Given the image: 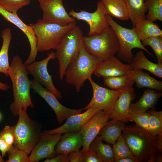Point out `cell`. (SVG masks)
Wrapping results in <instances>:
<instances>
[{
    "label": "cell",
    "mask_w": 162,
    "mask_h": 162,
    "mask_svg": "<svg viewBox=\"0 0 162 162\" xmlns=\"http://www.w3.org/2000/svg\"><path fill=\"white\" fill-rule=\"evenodd\" d=\"M158 154L156 156L155 155V161L158 162H160L162 161V155L160 154V153H158Z\"/></svg>",
    "instance_id": "obj_46"
},
{
    "label": "cell",
    "mask_w": 162,
    "mask_h": 162,
    "mask_svg": "<svg viewBox=\"0 0 162 162\" xmlns=\"http://www.w3.org/2000/svg\"><path fill=\"white\" fill-rule=\"evenodd\" d=\"M136 86L139 88L146 87L160 91L162 90V82L151 76L141 69L132 71Z\"/></svg>",
    "instance_id": "obj_27"
},
{
    "label": "cell",
    "mask_w": 162,
    "mask_h": 162,
    "mask_svg": "<svg viewBox=\"0 0 162 162\" xmlns=\"http://www.w3.org/2000/svg\"><path fill=\"white\" fill-rule=\"evenodd\" d=\"M148 132L157 136L162 133V111L152 110L148 111Z\"/></svg>",
    "instance_id": "obj_32"
},
{
    "label": "cell",
    "mask_w": 162,
    "mask_h": 162,
    "mask_svg": "<svg viewBox=\"0 0 162 162\" xmlns=\"http://www.w3.org/2000/svg\"><path fill=\"white\" fill-rule=\"evenodd\" d=\"M162 96L161 91L151 89L145 90L138 101L130 103V111L146 112L148 109H154L159 98Z\"/></svg>",
    "instance_id": "obj_21"
},
{
    "label": "cell",
    "mask_w": 162,
    "mask_h": 162,
    "mask_svg": "<svg viewBox=\"0 0 162 162\" xmlns=\"http://www.w3.org/2000/svg\"><path fill=\"white\" fill-rule=\"evenodd\" d=\"M54 157L50 159H46L44 162H69V160L68 154H60L56 155Z\"/></svg>",
    "instance_id": "obj_41"
},
{
    "label": "cell",
    "mask_w": 162,
    "mask_h": 162,
    "mask_svg": "<svg viewBox=\"0 0 162 162\" xmlns=\"http://www.w3.org/2000/svg\"><path fill=\"white\" fill-rule=\"evenodd\" d=\"M39 6L43 12L44 22L66 26L75 21L66 11L63 0H40Z\"/></svg>",
    "instance_id": "obj_11"
},
{
    "label": "cell",
    "mask_w": 162,
    "mask_h": 162,
    "mask_svg": "<svg viewBox=\"0 0 162 162\" xmlns=\"http://www.w3.org/2000/svg\"><path fill=\"white\" fill-rule=\"evenodd\" d=\"M68 14L74 19L84 21L88 25L89 30L88 36L100 34L110 26L106 18V10L100 0L97 2V9L94 12H89L84 10L77 12L72 10Z\"/></svg>",
    "instance_id": "obj_9"
},
{
    "label": "cell",
    "mask_w": 162,
    "mask_h": 162,
    "mask_svg": "<svg viewBox=\"0 0 162 162\" xmlns=\"http://www.w3.org/2000/svg\"><path fill=\"white\" fill-rule=\"evenodd\" d=\"M129 64L133 70L145 69L158 78H162V64H155L150 61L142 50L136 53Z\"/></svg>",
    "instance_id": "obj_22"
},
{
    "label": "cell",
    "mask_w": 162,
    "mask_h": 162,
    "mask_svg": "<svg viewBox=\"0 0 162 162\" xmlns=\"http://www.w3.org/2000/svg\"><path fill=\"white\" fill-rule=\"evenodd\" d=\"M70 162H84L82 150L72 152L68 154Z\"/></svg>",
    "instance_id": "obj_40"
},
{
    "label": "cell",
    "mask_w": 162,
    "mask_h": 162,
    "mask_svg": "<svg viewBox=\"0 0 162 162\" xmlns=\"http://www.w3.org/2000/svg\"><path fill=\"white\" fill-rule=\"evenodd\" d=\"M83 34L80 27L76 26L65 35L56 49V58L58 62L60 79L64 77L66 69L69 64L77 57L84 46Z\"/></svg>",
    "instance_id": "obj_5"
},
{
    "label": "cell",
    "mask_w": 162,
    "mask_h": 162,
    "mask_svg": "<svg viewBox=\"0 0 162 162\" xmlns=\"http://www.w3.org/2000/svg\"><path fill=\"white\" fill-rule=\"evenodd\" d=\"M0 133L3 139L9 146H13L15 140L13 126H5Z\"/></svg>",
    "instance_id": "obj_38"
},
{
    "label": "cell",
    "mask_w": 162,
    "mask_h": 162,
    "mask_svg": "<svg viewBox=\"0 0 162 162\" xmlns=\"http://www.w3.org/2000/svg\"><path fill=\"white\" fill-rule=\"evenodd\" d=\"M28 74L21 58L18 55L14 56L9 74L12 83L14 100L10 109L14 116L18 115L20 109L26 110L29 107L34 106L30 95L31 82Z\"/></svg>",
    "instance_id": "obj_1"
},
{
    "label": "cell",
    "mask_w": 162,
    "mask_h": 162,
    "mask_svg": "<svg viewBox=\"0 0 162 162\" xmlns=\"http://www.w3.org/2000/svg\"><path fill=\"white\" fill-rule=\"evenodd\" d=\"M135 97L136 94L133 87L124 89L114 104L110 118L125 123L130 121L129 106L131 101Z\"/></svg>",
    "instance_id": "obj_19"
},
{
    "label": "cell",
    "mask_w": 162,
    "mask_h": 162,
    "mask_svg": "<svg viewBox=\"0 0 162 162\" xmlns=\"http://www.w3.org/2000/svg\"><path fill=\"white\" fill-rule=\"evenodd\" d=\"M114 162H136L134 158L129 157H125L118 159Z\"/></svg>",
    "instance_id": "obj_44"
},
{
    "label": "cell",
    "mask_w": 162,
    "mask_h": 162,
    "mask_svg": "<svg viewBox=\"0 0 162 162\" xmlns=\"http://www.w3.org/2000/svg\"><path fill=\"white\" fill-rule=\"evenodd\" d=\"M149 114L148 112H141L129 111L130 121L134 122L137 126L148 131V121Z\"/></svg>",
    "instance_id": "obj_36"
},
{
    "label": "cell",
    "mask_w": 162,
    "mask_h": 162,
    "mask_svg": "<svg viewBox=\"0 0 162 162\" xmlns=\"http://www.w3.org/2000/svg\"><path fill=\"white\" fill-rule=\"evenodd\" d=\"M127 6L129 19L133 27L138 22L146 18L147 11L145 0H125Z\"/></svg>",
    "instance_id": "obj_28"
},
{
    "label": "cell",
    "mask_w": 162,
    "mask_h": 162,
    "mask_svg": "<svg viewBox=\"0 0 162 162\" xmlns=\"http://www.w3.org/2000/svg\"><path fill=\"white\" fill-rule=\"evenodd\" d=\"M133 28L141 41L154 36H162L158 25L146 18L137 22Z\"/></svg>",
    "instance_id": "obj_25"
},
{
    "label": "cell",
    "mask_w": 162,
    "mask_h": 162,
    "mask_svg": "<svg viewBox=\"0 0 162 162\" xmlns=\"http://www.w3.org/2000/svg\"><path fill=\"white\" fill-rule=\"evenodd\" d=\"M61 134H48L41 132L39 139L29 156V162H38L40 160L50 159L56 155L55 147Z\"/></svg>",
    "instance_id": "obj_15"
},
{
    "label": "cell",
    "mask_w": 162,
    "mask_h": 162,
    "mask_svg": "<svg viewBox=\"0 0 162 162\" xmlns=\"http://www.w3.org/2000/svg\"><path fill=\"white\" fill-rule=\"evenodd\" d=\"M10 86L6 84L0 82V90L6 91L9 89Z\"/></svg>",
    "instance_id": "obj_45"
},
{
    "label": "cell",
    "mask_w": 162,
    "mask_h": 162,
    "mask_svg": "<svg viewBox=\"0 0 162 162\" xmlns=\"http://www.w3.org/2000/svg\"><path fill=\"white\" fill-rule=\"evenodd\" d=\"M102 141L100 136L97 135L91 143L89 148L93 150L103 162H114L112 148L109 144L104 143Z\"/></svg>",
    "instance_id": "obj_30"
},
{
    "label": "cell",
    "mask_w": 162,
    "mask_h": 162,
    "mask_svg": "<svg viewBox=\"0 0 162 162\" xmlns=\"http://www.w3.org/2000/svg\"><path fill=\"white\" fill-rule=\"evenodd\" d=\"M12 146L10 147L6 144L0 133V152L2 157L6 155Z\"/></svg>",
    "instance_id": "obj_42"
},
{
    "label": "cell",
    "mask_w": 162,
    "mask_h": 162,
    "mask_svg": "<svg viewBox=\"0 0 162 162\" xmlns=\"http://www.w3.org/2000/svg\"><path fill=\"white\" fill-rule=\"evenodd\" d=\"M132 70L129 64L114 56L102 61L93 74L98 77L117 76L128 74Z\"/></svg>",
    "instance_id": "obj_18"
},
{
    "label": "cell",
    "mask_w": 162,
    "mask_h": 162,
    "mask_svg": "<svg viewBox=\"0 0 162 162\" xmlns=\"http://www.w3.org/2000/svg\"><path fill=\"white\" fill-rule=\"evenodd\" d=\"M105 7L107 14L122 21L129 19L125 0H99Z\"/></svg>",
    "instance_id": "obj_26"
},
{
    "label": "cell",
    "mask_w": 162,
    "mask_h": 162,
    "mask_svg": "<svg viewBox=\"0 0 162 162\" xmlns=\"http://www.w3.org/2000/svg\"><path fill=\"white\" fill-rule=\"evenodd\" d=\"M1 118H2V115H1V113L0 112V121L1 119Z\"/></svg>",
    "instance_id": "obj_48"
},
{
    "label": "cell",
    "mask_w": 162,
    "mask_h": 162,
    "mask_svg": "<svg viewBox=\"0 0 162 162\" xmlns=\"http://www.w3.org/2000/svg\"><path fill=\"white\" fill-rule=\"evenodd\" d=\"M56 58V52L52 51L48 54L47 56L39 61H34L25 66L29 74L34 79L53 93L57 98L62 99V96L60 91L56 88L52 81V76L47 70V65L51 60Z\"/></svg>",
    "instance_id": "obj_10"
},
{
    "label": "cell",
    "mask_w": 162,
    "mask_h": 162,
    "mask_svg": "<svg viewBox=\"0 0 162 162\" xmlns=\"http://www.w3.org/2000/svg\"><path fill=\"white\" fill-rule=\"evenodd\" d=\"M31 88L34 92L43 98L54 111L58 123L61 124L70 116L81 113L83 108L71 109L62 104L52 92L34 79L31 80Z\"/></svg>",
    "instance_id": "obj_13"
},
{
    "label": "cell",
    "mask_w": 162,
    "mask_h": 162,
    "mask_svg": "<svg viewBox=\"0 0 162 162\" xmlns=\"http://www.w3.org/2000/svg\"><path fill=\"white\" fill-rule=\"evenodd\" d=\"M112 148L115 161L125 157L132 158L135 160L126 144L122 134L116 142L113 144Z\"/></svg>",
    "instance_id": "obj_33"
},
{
    "label": "cell",
    "mask_w": 162,
    "mask_h": 162,
    "mask_svg": "<svg viewBox=\"0 0 162 162\" xmlns=\"http://www.w3.org/2000/svg\"><path fill=\"white\" fill-rule=\"evenodd\" d=\"M1 33L3 42L0 50V74L2 73L7 76H9L10 70L8 51L12 38V34L10 29L9 28L3 29Z\"/></svg>",
    "instance_id": "obj_24"
},
{
    "label": "cell",
    "mask_w": 162,
    "mask_h": 162,
    "mask_svg": "<svg viewBox=\"0 0 162 162\" xmlns=\"http://www.w3.org/2000/svg\"><path fill=\"white\" fill-rule=\"evenodd\" d=\"M18 115V122L13 126L15 137L13 146L29 154L39 139L41 127L29 118L26 110H20Z\"/></svg>",
    "instance_id": "obj_6"
},
{
    "label": "cell",
    "mask_w": 162,
    "mask_h": 162,
    "mask_svg": "<svg viewBox=\"0 0 162 162\" xmlns=\"http://www.w3.org/2000/svg\"><path fill=\"white\" fill-rule=\"evenodd\" d=\"M111 113L100 110L81 128L83 154L89 149L90 145L102 128L110 118Z\"/></svg>",
    "instance_id": "obj_14"
},
{
    "label": "cell",
    "mask_w": 162,
    "mask_h": 162,
    "mask_svg": "<svg viewBox=\"0 0 162 162\" xmlns=\"http://www.w3.org/2000/svg\"><path fill=\"white\" fill-rule=\"evenodd\" d=\"M4 160L3 159V157L1 156V152H0V162H4Z\"/></svg>",
    "instance_id": "obj_47"
},
{
    "label": "cell",
    "mask_w": 162,
    "mask_h": 162,
    "mask_svg": "<svg viewBox=\"0 0 162 162\" xmlns=\"http://www.w3.org/2000/svg\"><path fill=\"white\" fill-rule=\"evenodd\" d=\"M30 0H0V5L8 11L17 14L18 10L29 4Z\"/></svg>",
    "instance_id": "obj_35"
},
{
    "label": "cell",
    "mask_w": 162,
    "mask_h": 162,
    "mask_svg": "<svg viewBox=\"0 0 162 162\" xmlns=\"http://www.w3.org/2000/svg\"><path fill=\"white\" fill-rule=\"evenodd\" d=\"M88 80L92 88L93 95L91 101L83 110L95 107L111 113L116 101L124 89L116 91L106 88L95 82L92 76Z\"/></svg>",
    "instance_id": "obj_12"
},
{
    "label": "cell",
    "mask_w": 162,
    "mask_h": 162,
    "mask_svg": "<svg viewBox=\"0 0 162 162\" xmlns=\"http://www.w3.org/2000/svg\"><path fill=\"white\" fill-rule=\"evenodd\" d=\"M148 11L146 19L154 22L162 21V0H145Z\"/></svg>",
    "instance_id": "obj_31"
},
{
    "label": "cell",
    "mask_w": 162,
    "mask_h": 162,
    "mask_svg": "<svg viewBox=\"0 0 162 162\" xmlns=\"http://www.w3.org/2000/svg\"><path fill=\"white\" fill-rule=\"evenodd\" d=\"M38 0V1H39V0Z\"/></svg>",
    "instance_id": "obj_49"
},
{
    "label": "cell",
    "mask_w": 162,
    "mask_h": 162,
    "mask_svg": "<svg viewBox=\"0 0 162 162\" xmlns=\"http://www.w3.org/2000/svg\"><path fill=\"white\" fill-rule=\"evenodd\" d=\"M83 42L86 51L102 61L115 56L119 49L118 40L110 26L99 34L83 36Z\"/></svg>",
    "instance_id": "obj_7"
},
{
    "label": "cell",
    "mask_w": 162,
    "mask_h": 162,
    "mask_svg": "<svg viewBox=\"0 0 162 162\" xmlns=\"http://www.w3.org/2000/svg\"><path fill=\"white\" fill-rule=\"evenodd\" d=\"M76 25L75 21L67 26L46 23L41 20L31 25L36 39L38 52H43L56 49L62 39L70 30Z\"/></svg>",
    "instance_id": "obj_4"
},
{
    "label": "cell",
    "mask_w": 162,
    "mask_h": 162,
    "mask_svg": "<svg viewBox=\"0 0 162 162\" xmlns=\"http://www.w3.org/2000/svg\"><path fill=\"white\" fill-rule=\"evenodd\" d=\"M0 14L5 20L18 27L26 35L28 39L30 51L27 59L23 63L24 65H26L35 61L38 51L36 47V39L32 26L25 24L17 14H14L8 11L0 5Z\"/></svg>",
    "instance_id": "obj_16"
},
{
    "label": "cell",
    "mask_w": 162,
    "mask_h": 162,
    "mask_svg": "<svg viewBox=\"0 0 162 162\" xmlns=\"http://www.w3.org/2000/svg\"><path fill=\"white\" fill-rule=\"evenodd\" d=\"M83 156L84 162H103L96 153L91 148L83 153Z\"/></svg>",
    "instance_id": "obj_39"
},
{
    "label": "cell",
    "mask_w": 162,
    "mask_h": 162,
    "mask_svg": "<svg viewBox=\"0 0 162 162\" xmlns=\"http://www.w3.org/2000/svg\"><path fill=\"white\" fill-rule=\"evenodd\" d=\"M132 71L125 75L104 77V84L108 88L116 91L133 87L135 82Z\"/></svg>",
    "instance_id": "obj_29"
},
{
    "label": "cell",
    "mask_w": 162,
    "mask_h": 162,
    "mask_svg": "<svg viewBox=\"0 0 162 162\" xmlns=\"http://www.w3.org/2000/svg\"><path fill=\"white\" fill-rule=\"evenodd\" d=\"M122 134L136 162H155L158 136H154L136 124L125 126Z\"/></svg>",
    "instance_id": "obj_2"
},
{
    "label": "cell",
    "mask_w": 162,
    "mask_h": 162,
    "mask_svg": "<svg viewBox=\"0 0 162 162\" xmlns=\"http://www.w3.org/2000/svg\"><path fill=\"white\" fill-rule=\"evenodd\" d=\"M158 136V142L157 153H162V133Z\"/></svg>",
    "instance_id": "obj_43"
},
{
    "label": "cell",
    "mask_w": 162,
    "mask_h": 162,
    "mask_svg": "<svg viewBox=\"0 0 162 162\" xmlns=\"http://www.w3.org/2000/svg\"><path fill=\"white\" fill-rule=\"evenodd\" d=\"M8 159L6 162H29L28 154L24 150L13 146L8 152Z\"/></svg>",
    "instance_id": "obj_37"
},
{
    "label": "cell",
    "mask_w": 162,
    "mask_h": 162,
    "mask_svg": "<svg viewBox=\"0 0 162 162\" xmlns=\"http://www.w3.org/2000/svg\"><path fill=\"white\" fill-rule=\"evenodd\" d=\"M102 61L83 47L66 69L64 76L66 82L73 86L76 92H80L86 80L91 77Z\"/></svg>",
    "instance_id": "obj_3"
},
{
    "label": "cell",
    "mask_w": 162,
    "mask_h": 162,
    "mask_svg": "<svg viewBox=\"0 0 162 162\" xmlns=\"http://www.w3.org/2000/svg\"><path fill=\"white\" fill-rule=\"evenodd\" d=\"M106 18L118 40L119 49L116 54L118 58L129 63L134 56L132 50L135 48L144 50L149 55H153L142 45L133 28L130 29L122 26L107 14Z\"/></svg>",
    "instance_id": "obj_8"
},
{
    "label": "cell",
    "mask_w": 162,
    "mask_h": 162,
    "mask_svg": "<svg viewBox=\"0 0 162 162\" xmlns=\"http://www.w3.org/2000/svg\"><path fill=\"white\" fill-rule=\"evenodd\" d=\"M82 113L72 115L66 119L65 123L56 129L44 131L48 134H59L80 131L85 125L97 112L101 110L99 108L90 107Z\"/></svg>",
    "instance_id": "obj_17"
},
{
    "label": "cell",
    "mask_w": 162,
    "mask_h": 162,
    "mask_svg": "<svg viewBox=\"0 0 162 162\" xmlns=\"http://www.w3.org/2000/svg\"><path fill=\"white\" fill-rule=\"evenodd\" d=\"M55 147L56 155L60 154H68L77 151L82 146V137L80 131L64 133Z\"/></svg>",
    "instance_id": "obj_20"
},
{
    "label": "cell",
    "mask_w": 162,
    "mask_h": 162,
    "mask_svg": "<svg viewBox=\"0 0 162 162\" xmlns=\"http://www.w3.org/2000/svg\"><path fill=\"white\" fill-rule=\"evenodd\" d=\"M125 122L118 120L108 121L100 130L99 134L102 140L113 144L122 135Z\"/></svg>",
    "instance_id": "obj_23"
},
{
    "label": "cell",
    "mask_w": 162,
    "mask_h": 162,
    "mask_svg": "<svg viewBox=\"0 0 162 162\" xmlns=\"http://www.w3.org/2000/svg\"><path fill=\"white\" fill-rule=\"evenodd\" d=\"M144 46H149L153 50L157 59V64H162V36L152 37L141 41Z\"/></svg>",
    "instance_id": "obj_34"
}]
</instances>
